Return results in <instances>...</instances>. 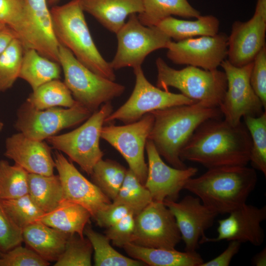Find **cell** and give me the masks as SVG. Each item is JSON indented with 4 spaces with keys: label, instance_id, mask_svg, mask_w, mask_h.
Here are the masks:
<instances>
[{
    "label": "cell",
    "instance_id": "7dc6e473",
    "mask_svg": "<svg viewBox=\"0 0 266 266\" xmlns=\"http://www.w3.org/2000/svg\"><path fill=\"white\" fill-rule=\"evenodd\" d=\"M252 265L256 266H266V248L265 247L252 259Z\"/></svg>",
    "mask_w": 266,
    "mask_h": 266
},
{
    "label": "cell",
    "instance_id": "cb8c5ba5",
    "mask_svg": "<svg viewBox=\"0 0 266 266\" xmlns=\"http://www.w3.org/2000/svg\"><path fill=\"white\" fill-rule=\"evenodd\" d=\"M123 248L132 258L151 266H200L204 262L196 251L183 252L175 249L146 247L131 242Z\"/></svg>",
    "mask_w": 266,
    "mask_h": 266
},
{
    "label": "cell",
    "instance_id": "c3c4849f",
    "mask_svg": "<svg viewBox=\"0 0 266 266\" xmlns=\"http://www.w3.org/2000/svg\"><path fill=\"white\" fill-rule=\"evenodd\" d=\"M61 0H47L48 5L53 6L59 2Z\"/></svg>",
    "mask_w": 266,
    "mask_h": 266
},
{
    "label": "cell",
    "instance_id": "8fae6325",
    "mask_svg": "<svg viewBox=\"0 0 266 266\" xmlns=\"http://www.w3.org/2000/svg\"><path fill=\"white\" fill-rule=\"evenodd\" d=\"M220 66L227 81V90L219 106L224 120L236 126L241 122V119L244 116L261 115L264 112V107L250 81L253 62L238 67L226 59Z\"/></svg>",
    "mask_w": 266,
    "mask_h": 266
},
{
    "label": "cell",
    "instance_id": "7c38bea8",
    "mask_svg": "<svg viewBox=\"0 0 266 266\" xmlns=\"http://www.w3.org/2000/svg\"><path fill=\"white\" fill-rule=\"evenodd\" d=\"M154 118L146 114L135 122L123 126H103L100 137L118 151L131 170L144 185L148 166L144 158L145 146Z\"/></svg>",
    "mask_w": 266,
    "mask_h": 266
},
{
    "label": "cell",
    "instance_id": "ac0fdd59",
    "mask_svg": "<svg viewBox=\"0 0 266 266\" xmlns=\"http://www.w3.org/2000/svg\"><path fill=\"white\" fill-rule=\"evenodd\" d=\"M54 161L66 200L85 207L93 218L98 211L112 203L111 200L84 177L62 153L56 152Z\"/></svg>",
    "mask_w": 266,
    "mask_h": 266
},
{
    "label": "cell",
    "instance_id": "44dd1931",
    "mask_svg": "<svg viewBox=\"0 0 266 266\" xmlns=\"http://www.w3.org/2000/svg\"><path fill=\"white\" fill-rule=\"evenodd\" d=\"M83 10L116 33L127 17L143 11L142 0H81Z\"/></svg>",
    "mask_w": 266,
    "mask_h": 266
},
{
    "label": "cell",
    "instance_id": "4dcf8cb0",
    "mask_svg": "<svg viewBox=\"0 0 266 266\" xmlns=\"http://www.w3.org/2000/svg\"><path fill=\"white\" fill-rule=\"evenodd\" d=\"M26 101L39 110L56 106L69 108L78 102L65 83L59 79L51 80L33 90Z\"/></svg>",
    "mask_w": 266,
    "mask_h": 266
},
{
    "label": "cell",
    "instance_id": "603a6c76",
    "mask_svg": "<svg viewBox=\"0 0 266 266\" xmlns=\"http://www.w3.org/2000/svg\"><path fill=\"white\" fill-rule=\"evenodd\" d=\"M69 233L38 220L23 229V241L48 262H56L63 253Z\"/></svg>",
    "mask_w": 266,
    "mask_h": 266
},
{
    "label": "cell",
    "instance_id": "f6af8a7d",
    "mask_svg": "<svg viewBox=\"0 0 266 266\" xmlns=\"http://www.w3.org/2000/svg\"><path fill=\"white\" fill-rule=\"evenodd\" d=\"M241 243L235 240L230 241L227 248L215 258L203 262L200 266H229L233 258L239 250Z\"/></svg>",
    "mask_w": 266,
    "mask_h": 266
},
{
    "label": "cell",
    "instance_id": "52a82bcc",
    "mask_svg": "<svg viewBox=\"0 0 266 266\" xmlns=\"http://www.w3.org/2000/svg\"><path fill=\"white\" fill-rule=\"evenodd\" d=\"M113 111L111 101L102 105L77 129L53 135L47 140L51 146L65 153L87 174H91L103 153L100 146L101 130L106 118Z\"/></svg>",
    "mask_w": 266,
    "mask_h": 266
},
{
    "label": "cell",
    "instance_id": "f546056e",
    "mask_svg": "<svg viewBox=\"0 0 266 266\" xmlns=\"http://www.w3.org/2000/svg\"><path fill=\"white\" fill-rule=\"evenodd\" d=\"M142 3L143 11L137 17L146 26H156L172 15L196 18L201 15L188 0H142Z\"/></svg>",
    "mask_w": 266,
    "mask_h": 266
},
{
    "label": "cell",
    "instance_id": "277c9868",
    "mask_svg": "<svg viewBox=\"0 0 266 266\" xmlns=\"http://www.w3.org/2000/svg\"><path fill=\"white\" fill-rule=\"evenodd\" d=\"M81 0H71L50 9L53 28L60 44L94 73L114 81V70L101 56L87 24Z\"/></svg>",
    "mask_w": 266,
    "mask_h": 266
},
{
    "label": "cell",
    "instance_id": "836d02e7",
    "mask_svg": "<svg viewBox=\"0 0 266 266\" xmlns=\"http://www.w3.org/2000/svg\"><path fill=\"white\" fill-rule=\"evenodd\" d=\"M152 201L148 190L131 170L127 169L123 183L112 203L126 206L135 216Z\"/></svg>",
    "mask_w": 266,
    "mask_h": 266
},
{
    "label": "cell",
    "instance_id": "8d00e7d4",
    "mask_svg": "<svg viewBox=\"0 0 266 266\" xmlns=\"http://www.w3.org/2000/svg\"><path fill=\"white\" fill-rule=\"evenodd\" d=\"M24 50L15 37L0 56V93L11 88L19 78Z\"/></svg>",
    "mask_w": 266,
    "mask_h": 266
},
{
    "label": "cell",
    "instance_id": "6da1fadb",
    "mask_svg": "<svg viewBox=\"0 0 266 266\" xmlns=\"http://www.w3.org/2000/svg\"><path fill=\"white\" fill-rule=\"evenodd\" d=\"M250 134L242 123L233 126L212 119L195 131L180 153L183 161L199 163L208 169L247 166L251 148Z\"/></svg>",
    "mask_w": 266,
    "mask_h": 266
},
{
    "label": "cell",
    "instance_id": "ba28073f",
    "mask_svg": "<svg viewBox=\"0 0 266 266\" xmlns=\"http://www.w3.org/2000/svg\"><path fill=\"white\" fill-rule=\"evenodd\" d=\"M117 48L110 64L114 70L141 66L151 52L167 48L171 39L157 26H146L133 14L116 33Z\"/></svg>",
    "mask_w": 266,
    "mask_h": 266
},
{
    "label": "cell",
    "instance_id": "5bb4252c",
    "mask_svg": "<svg viewBox=\"0 0 266 266\" xmlns=\"http://www.w3.org/2000/svg\"><path fill=\"white\" fill-rule=\"evenodd\" d=\"M228 36L223 33L171 41L166 56L173 63L208 70L217 69L228 54Z\"/></svg>",
    "mask_w": 266,
    "mask_h": 266
},
{
    "label": "cell",
    "instance_id": "7bdbcfd3",
    "mask_svg": "<svg viewBox=\"0 0 266 266\" xmlns=\"http://www.w3.org/2000/svg\"><path fill=\"white\" fill-rule=\"evenodd\" d=\"M135 228V215L131 212L113 226L107 228L105 235L112 244L123 247L132 242Z\"/></svg>",
    "mask_w": 266,
    "mask_h": 266
},
{
    "label": "cell",
    "instance_id": "f35d334b",
    "mask_svg": "<svg viewBox=\"0 0 266 266\" xmlns=\"http://www.w3.org/2000/svg\"><path fill=\"white\" fill-rule=\"evenodd\" d=\"M93 247L88 238L77 233L69 234L65 250L54 266H90Z\"/></svg>",
    "mask_w": 266,
    "mask_h": 266
},
{
    "label": "cell",
    "instance_id": "60d3db41",
    "mask_svg": "<svg viewBox=\"0 0 266 266\" xmlns=\"http://www.w3.org/2000/svg\"><path fill=\"white\" fill-rule=\"evenodd\" d=\"M22 241L23 230L12 220L0 202V250L8 251Z\"/></svg>",
    "mask_w": 266,
    "mask_h": 266
},
{
    "label": "cell",
    "instance_id": "8992f818",
    "mask_svg": "<svg viewBox=\"0 0 266 266\" xmlns=\"http://www.w3.org/2000/svg\"><path fill=\"white\" fill-rule=\"evenodd\" d=\"M58 58L64 72V82L74 100L92 113L125 92L124 85L94 73L61 44Z\"/></svg>",
    "mask_w": 266,
    "mask_h": 266
},
{
    "label": "cell",
    "instance_id": "ab89813d",
    "mask_svg": "<svg viewBox=\"0 0 266 266\" xmlns=\"http://www.w3.org/2000/svg\"><path fill=\"white\" fill-rule=\"evenodd\" d=\"M50 263L32 249L20 245L0 256V266H47Z\"/></svg>",
    "mask_w": 266,
    "mask_h": 266
},
{
    "label": "cell",
    "instance_id": "30bf717a",
    "mask_svg": "<svg viewBox=\"0 0 266 266\" xmlns=\"http://www.w3.org/2000/svg\"><path fill=\"white\" fill-rule=\"evenodd\" d=\"M92 113L78 102L66 109L54 107L39 110L26 101L18 110L15 127L29 138L43 141L85 121Z\"/></svg>",
    "mask_w": 266,
    "mask_h": 266
},
{
    "label": "cell",
    "instance_id": "b9f144b4",
    "mask_svg": "<svg viewBox=\"0 0 266 266\" xmlns=\"http://www.w3.org/2000/svg\"><path fill=\"white\" fill-rule=\"evenodd\" d=\"M250 84L266 108V46L255 57L250 75Z\"/></svg>",
    "mask_w": 266,
    "mask_h": 266
},
{
    "label": "cell",
    "instance_id": "816d5d0a",
    "mask_svg": "<svg viewBox=\"0 0 266 266\" xmlns=\"http://www.w3.org/2000/svg\"><path fill=\"white\" fill-rule=\"evenodd\" d=\"M2 252L0 250V256L1 254L2 253Z\"/></svg>",
    "mask_w": 266,
    "mask_h": 266
},
{
    "label": "cell",
    "instance_id": "5b68a950",
    "mask_svg": "<svg viewBox=\"0 0 266 266\" xmlns=\"http://www.w3.org/2000/svg\"><path fill=\"white\" fill-rule=\"evenodd\" d=\"M156 65L157 87L166 91L170 87L175 88L182 95L208 107L220 106L227 87L224 71L190 66L175 69L160 57L157 59Z\"/></svg>",
    "mask_w": 266,
    "mask_h": 266
},
{
    "label": "cell",
    "instance_id": "e575fe53",
    "mask_svg": "<svg viewBox=\"0 0 266 266\" xmlns=\"http://www.w3.org/2000/svg\"><path fill=\"white\" fill-rule=\"evenodd\" d=\"M251 139L250 161L253 168L266 176V112L257 117H243Z\"/></svg>",
    "mask_w": 266,
    "mask_h": 266
},
{
    "label": "cell",
    "instance_id": "d6986e66",
    "mask_svg": "<svg viewBox=\"0 0 266 266\" xmlns=\"http://www.w3.org/2000/svg\"><path fill=\"white\" fill-rule=\"evenodd\" d=\"M266 16L255 11L248 21H236L228 36V60L235 66L252 62L266 45Z\"/></svg>",
    "mask_w": 266,
    "mask_h": 266
},
{
    "label": "cell",
    "instance_id": "e0dca14e",
    "mask_svg": "<svg viewBox=\"0 0 266 266\" xmlns=\"http://www.w3.org/2000/svg\"><path fill=\"white\" fill-rule=\"evenodd\" d=\"M228 217L219 220L217 237L205 236L200 244L223 240L249 242L261 246L264 241V231L261 223L266 219V206L258 207L244 203L229 213Z\"/></svg>",
    "mask_w": 266,
    "mask_h": 266
},
{
    "label": "cell",
    "instance_id": "d4e9b609",
    "mask_svg": "<svg viewBox=\"0 0 266 266\" xmlns=\"http://www.w3.org/2000/svg\"><path fill=\"white\" fill-rule=\"evenodd\" d=\"M92 216L83 206L65 199L55 209L39 220L47 226L67 233L84 237V230Z\"/></svg>",
    "mask_w": 266,
    "mask_h": 266
},
{
    "label": "cell",
    "instance_id": "d6a6232c",
    "mask_svg": "<svg viewBox=\"0 0 266 266\" xmlns=\"http://www.w3.org/2000/svg\"><path fill=\"white\" fill-rule=\"evenodd\" d=\"M127 169L116 161L100 159L90 174L93 182L113 200L123 183Z\"/></svg>",
    "mask_w": 266,
    "mask_h": 266
},
{
    "label": "cell",
    "instance_id": "74e56055",
    "mask_svg": "<svg viewBox=\"0 0 266 266\" xmlns=\"http://www.w3.org/2000/svg\"><path fill=\"white\" fill-rule=\"evenodd\" d=\"M0 202L12 220L22 230L45 214L28 194L16 199L0 200Z\"/></svg>",
    "mask_w": 266,
    "mask_h": 266
},
{
    "label": "cell",
    "instance_id": "484cf974",
    "mask_svg": "<svg viewBox=\"0 0 266 266\" xmlns=\"http://www.w3.org/2000/svg\"><path fill=\"white\" fill-rule=\"evenodd\" d=\"M0 22L15 33L25 49H35L27 0H0Z\"/></svg>",
    "mask_w": 266,
    "mask_h": 266
},
{
    "label": "cell",
    "instance_id": "d590c367",
    "mask_svg": "<svg viewBox=\"0 0 266 266\" xmlns=\"http://www.w3.org/2000/svg\"><path fill=\"white\" fill-rule=\"evenodd\" d=\"M28 175L17 164L0 160V200L18 198L28 194Z\"/></svg>",
    "mask_w": 266,
    "mask_h": 266
},
{
    "label": "cell",
    "instance_id": "83f0119b",
    "mask_svg": "<svg viewBox=\"0 0 266 266\" xmlns=\"http://www.w3.org/2000/svg\"><path fill=\"white\" fill-rule=\"evenodd\" d=\"M60 64L32 48L25 49L19 78L27 81L33 90L53 80L59 79Z\"/></svg>",
    "mask_w": 266,
    "mask_h": 266
},
{
    "label": "cell",
    "instance_id": "f907efd6",
    "mask_svg": "<svg viewBox=\"0 0 266 266\" xmlns=\"http://www.w3.org/2000/svg\"><path fill=\"white\" fill-rule=\"evenodd\" d=\"M5 26L0 22V31L4 28Z\"/></svg>",
    "mask_w": 266,
    "mask_h": 266
},
{
    "label": "cell",
    "instance_id": "2e32d148",
    "mask_svg": "<svg viewBox=\"0 0 266 266\" xmlns=\"http://www.w3.org/2000/svg\"><path fill=\"white\" fill-rule=\"evenodd\" d=\"M164 203L175 218L185 244V251H196L217 214L198 197L191 195L184 197L180 201L165 200Z\"/></svg>",
    "mask_w": 266,
    "mask_h": 266
},
{
    "label": "cell",
    "instance_id": "9c48e42d",
    "mask_svg": "<svg viewBox=\"0 0 266 266\" xmlns=\"http://www.w3.org/2000/svg\"><path fill=\"white\" fill-rule=\"evenodd\" d=\"M133 72L135 83L131 95L106 118L105 124L116 120L124 124H130L155 110L197 102L182 94L171 93L154 86L146 78L141 66L133 68Z\"/></svg>",
    "mask_w": 266,
    "mask_h": 266
},
{
    "label": "cell",
    "instance_id": "ffe728a7",
    "mask_svg": "<svg viewBox=\"0 0 266 266\" xmlns=\"http://www.w3.org/2000/svg\"><path fill=\"white\" fill-rule=\"evenodd\" d=\"M4 155L29 173L54 174L55 161L50 147L43 141L31 139L20 132L14 134L6 139Z\"/></svg>",
    "mask_w": 266,
    "mask_h": 266
},
{
    "label": "cell",
    "instance_id": "f1b7e54d",
    "mask_svg": "<svg viewBox=\"0 0 266 266\" xmlns=\"http://www.w3.org/2000/svg\"><path fill=\"white\" fill-rule=\"evenodd\" d=\"M28 195L45 213L55 209L65 199L59 175L29 173Z\"/></svg>",
    "mask_w": 266,
    "mask_h": 266
},
{
    "label": "cell",
    "instance_id": "4316f807",
    "mask_svg": "<svg viewBox=\"0 0 266 266\" xmlns=\"http://www.w3.org/2000/svg\"><path fill=\"white\" fill-rule=\"evenodd\" d=\"M220 22L212 15H200L193 21L168 17L156 26L171 39L178 41L201 36H213L219 32Z\"/></svg>",
    "mask_w": 266,
    "mask_h": 266
},
{
    "label": "cell",
    "instance_id": "7a4b0ae2",
    "mask_svg": "<svg viewBox=\"0 0 266 266\" xmlns=\"http://www.w3.org/2000/svg\"><path fill=\"white\" fill-rule=\"evenodd\" d=\"M154 118L148 139L173 167H187L180 158V153L196 129L204 122L220 119L219 107H208L196 103L172 106L151 112Z\"/></svg>",
    "mask_w": 266,
    "mask_h": 266
},
{
    "label": "cell",
    "instance_id": "ee69618b",
    "mask_svg": "<svg viewBox=\"0 0 266 266\" xmlns=\"http://www.w3.org/2000/svg\"><path fill=\"white\" fill-rule=\"evenodd\" d=\"M131 212L133 213L126 206L112 202L106 208L98 211L93 218L98 225L107 229Z\"/></svg>",
    "mask_w": 266,
    "mask_h": 266
},
{
    "label": "cell",
    "instance_id": "681fc988",
    "mask_svg": "<svg viewBox=\"0 0 266 266\" xmlns=\"http://www.w3.org/2000/svg\"><path fill=\"white\" fill-rule=\"evenodd\" d=\"M3 123L0 120V132L3 129Z\"/></svg>",
    "mask_w": 266,
    "mask_h": 266
},
{
    "label": "cell",
    "instance_id": "1f68e13d",
    "mask_svg": "<svg viewBox=\"0 0 266 266\" xmlns=\"http://www.w3.org/2000/svg\"><path fill=\"white\" fill-rule=\"evenodd\" d=\"M84 234L90 241L94 251V264L96 266H140L142 262L120 254L110 244L106 235L100 234L90 227L86 226Z\"/></svg>",
    "mask_w": 266,
    "mask_h": 266
},
{
    "label": "cell",
    "instance_id": "9a60e30c",
    "mask_svg": "<svg viewBox=\"0 0 266 266\" xmlns=\"http://www.w3.org/2000/svg\"><path fill=\"white\" fill-rule=\"evenodd\" d=\"M145 150L148 158V172L144 186L153 200H176L187 181L195 176L198 168L187 167L177 168L166 165L162 160L153 142L147 140Z\"/></svg>",
    "mask_w": 266,
    "mask_h": 266
},
{
    "label": "cell",
    "instance_id": "7402d4cb",
    "mask_svg": "<svg viewBox=\"0 0 266 266\" xmlns=\"http://www.w3.org/2000/svg\"><path fill=\"white\" fill-rule=\"evenodd\" d=\"M33 30L35 50L43 56L59 63L60 43L54 33L47 0H27Z\"/></svg>",
    "mask_w": 266,
    "mask_h": 266
},
{
    "label": "cell",
    "instance_id": "3957f363",
    "mask_svg": "<svg viewBox=\"0 0 266 266\" xmlns=\"http://www.w3.org/2000/svg\"><path fill=\"white\" fill-rule=\"evenodd\" d=\"M257 181L254 168L220 167L208 169L200 176L190 178L184 189L198 197L217 215L225 214L246 203Z\"/></svg>",
    "mask_w": 266,
    "mask_h": 266
},
{
    "label": "cell",
    "instance_id": "4fadbf2b",
    "mask_svg": "<svg viewBox=\"0 0 266 266\" xmlns=\"http://www.w3.org/2000/svg\"><path fill=\"white\" fill-rule=\"evenodd\" d=\"M181 240L175 218L164 202L153 200L135 216L131 243L149 248L173 249Z\"/></svg>",
    "mask_w": 266,
    "mask_h": 266
},
{
    "label": "cell",
    "instance_id": "bcb514c9",
    "mask_svg": "<svg viewBox=\"0 0 266 266\" xmlns=\"http://www.w3.org/2000/svg\"><path fill=\"white\" fill-rule=\"evenodd\" d=\"M15 37V33L6 26L0 31V56Z\"/></svg>",
    "mask_w": 266,
    "mask_h": 266
}]
</instances>
